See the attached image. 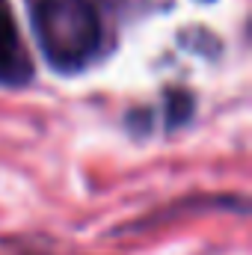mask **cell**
Wrapping results in <instances>:
<instances>
[{"label":"cell","instance_id":"1","mask_svg":"<svg viewBox=\"0 0 252 255\" xmlns=\"http://www.w3.org/2000/svg\"><path fill=\"white\" fill-rule=\"evenodd\" d=\"M33 24L42 54L57 71H77L95 60L104 27L89 0H36Z\"/></svg>","mask_w":252,"mask_h":255},{"label":"cell","instance_id":"2","mask_svg":"<svg viewBox=\"0 0 252 255\" xmlns=\"http://www.w3.org/2000/svg\"><path fill=\"white\" fill-rule=\"evenodd\" d=\"M30 74H33V63L18 33V24L12 18V9L6 0H0V83L21 86L30 80Z\"/></svg>","mask_w":252,"mask_h":255}]
</instances>
